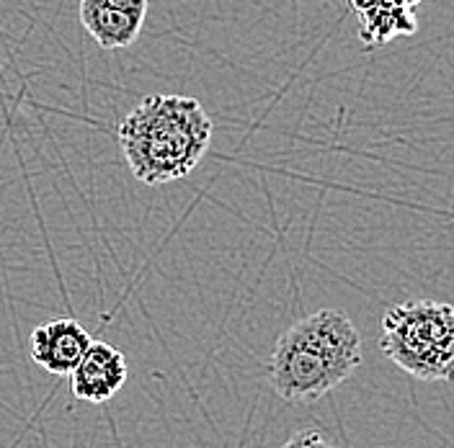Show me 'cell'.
<instances>
[{
    "label": "cell",
    "mask_w": 454,
    "mask_h": 448,
    "mask_svg": "<svg viewBox=\"0 0 454 448\" xmlns=\"http://www.w3.org/2000/svg\"><path fill=\"white\" fill-rule=\"evenodd\" d=\"M212 119L192 96H147L119 124V147L145 186L192 175L209 150Z\"/></svg>",
    "instance_id": "cell-1"
},
{
    "label": "cell",
    "mask_w": 454,
    "mask_h": 448,
    "mask_svg": "<svg viewBox=\"0 0 454 448\" xmlns=\"http://www.w3.org/2000/svg\"><path fill=\"white\" fill-rule=\"evenodd\" d=\"M362 364V336L340 309H320L284 330L269 361V384L292 405H310Z\"/></svg>",
    "instance_id": "cell-2"
},
{
    "label": "cell",
    "mask_w": 454,
    "mask_h": 448,
    "mask_svg": "<svg viewBox=\"0 0 454 448\" xmlns=\"http://www.w3.org/2000/svg\"><path fill=\"white\" fill-rule=\"evenodd\" d=\"M382 353L421 382H447L454 366V309L447 302L411 299L382 317Z\"/></svg>",
    "instance_id": "cell-3"
},
{
    "label": "cell",
    "mask_w": 454,
    "mask_h": 448,
    "mask_svg": "<svg viewBox=\"0 0 454 448\" xmlns=\"http://www.w3.org/2000/svg\"><path fill=\"white\" fill-rule=\"evenodd\" d=\"M147 16V0H81V24L101 50L135 44Z\"/></svg>",
    "instance_id": "cell-4"
},
{
    "label": "cell",
    "mask_w": 454,
    "mask_h": 448,
    "mask_svg": "<svg viewBox=\"0 0 454 448\" xmlns=\"http://www.w3.org/2000/svg\"><path fill=\"white\" fill-rule=\"evenodd\" d=\"M129 366L121 351L109 343H90L81 364L70 374V390L75 399L88 405H104L127 384Z\"/></svg>",
    "instance_id": "cell-5"
},
{
    "label": "cell",
    "mask_w": 454,
    "mask_h": 448,
    "mask_svg": "<svg viewBox=\"0 0 454 448\" xmlns=\"http://www.w3.org/2000/svg\"><path fill=\"white\" fill-rule=\"evenodd\" d=\"M90 343L93 337L78 320L57 317L31 333V359L47 374L70 376L73 368L81 364Z\"/></svg>",
    "instance_id": "cell-6"
},
{
    "label": "cell",
    "mask_w": 454,
    "mask_h": 448,
    "mask_svg": "<svg viewBox=\"0 0 454 448\" xmlns=\"http://www.w3.org/2000/svg\"><path fill=\"white\" fill-rule=\"evenodd\" d=\"M282 448H336L323 433L317 430H300L297 436H292Z\"/></svg>",
    "instance_id": "cell-7"
}]
</instances>
